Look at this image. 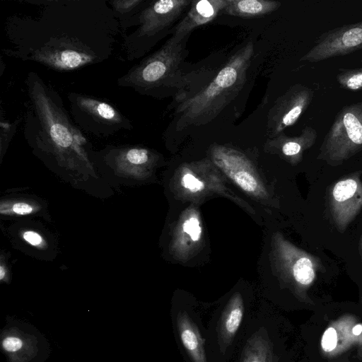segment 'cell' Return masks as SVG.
<instances>
[{"instance_id": "cell-13", "label": "cell", "mask_w": 362, "mask_h": 362, "mask_svg": "<svg viewBox=\"0 0 362 362\" xmlns=\"http://www.w3.org/2000/svg\"><path fill=\"white\" fill-rule=\"evenodd\" d=\"M362 49V21L329 30L320 35L300 61L320 62Z\"/></svg>"}, {"instance_id": "cell-10", "label": "cell", "mask_w": 362, "mask_h": 362, "mask_svg": "<svg viewBox=\"0 0 362 362\" xmlns=\"http://www.w3.org/2000/svg\"><path fill=\"white\" fill-rule=\"evenodd\" d=\"M280 340L274 314L252 313L235 354V362H281Z\"/></svg>"}, {"instance_id": "cell-18", "label": "cell", "mask_w": 362, "mask_h": 362, "mask_svg": "<svg viewBox=\"0 0 362 362\" xmlns=\"http://www.w3.org/2000/svg\"><path fill=\"white\" fill-rule=\"evenodd\" d=\"M228 1H192L188 12L174 28L172 37L176 42L183 41L193 30L212 21L219 13H223Z\"/></svg>"}, {"instance_id": "cell-17", "label": "cell", "mask_w": 362, "mask_h": 362, "mask_svg": "<svg viewBox=\"0 0 362 362\" xmlns=\"http://www.w3.org/2000/svg\"><path fill=\"white\" fill-rule=\"evenodd\" d=\"M0 216L1 219L19 221L42 218L48 222L52 217L47 203L37 195L11 191L0 199Z\"/></svg>"}, {"instance_id": "cell-6", "label": "cell", "mask_w": 362, "mask_h": 362, "mask_svg": "<svg viewBox=\"0 0 362 362\" xmlns=\"http://www.w3.org/2000/svg\"><path fill=\"white\" fill-rule=\"evenodd\" d=\"M189 4V0L151 1L142 11L136 28L122 36L126 59L131 62L143 57Z\"/></svg>"}, {"instance_id": "cell-3", "label": "cell", "mask_w": 362, "mask_h": 362, "mask_svg": "<svg viewBox=\"0 0 362 362\" xmlns=\"http://www.w3.org/2000/svg\"><path fill=\"white\" fill-rule=\"evenodd\" d=\"M254 53L252 42L236 52L204 88L177 107L180 129L209 122L238 95Z\"/></svg>"}, {"instance_id": "cell-27", "label": "cell", "mask_w": 362, "mask_h": 362, "mask_svg": "<svg viewBox=\"0 0 362 362\" xmlns=\"http://www.w3.org/2000/svg\"><path fill=\"white\" fill-rule=\"evenodd\" d=\"M181 183L185 189H189L192 192H200L204 188V182L189 172L183 175Z\"/></svg>"}, {"instance_id": "cell-14", "label": "cell", "mask_w": 362, "mask_h": 362, "mask_svg": "<svg viewBox=\"0 0 362 362\" xmlns=\"http://www.w3.org/2000/svg\"><path fill=\"white\" fill-rule=\"evenodd\" d=\"M361 173H354L337 182L331 189L329 205L335 226L344 232L362 209Z\"/></svg>"}, {"instance_id": "cell-5", "label": "cell", "mask_w": 362, "mask_h": 362, "mask_svg": "<svg viewBox=\"0 0 362 362\" xmlns=\"http://www.w3.org/2000/svg\"><path fill=\"white\" fill-rule=\"evenodd\" d=\"M183 54L182 41L176 42L171 36L159 49L119 77L117 84L140 95L161 96L173 83Z\"/></svg>"}, {"instance_id": "cell-1", "label": "cell", "mask_w": 362, "mask_h": 362, "mask_svg": "<svg viewBox=\"0 0 362 362\" xmlns=\"http://www.w3.org/2000/svg\"><path fill=\"white\" fill-rule=\"evenodd\" d=\"M35 14H13L5 22L9 57L56 71H72L107 60L121 33L108 0H39Z\"/></svg>"}, {"instance_id": "cell-31", "label": "cell", "mask_w": 362, "mask_h": 362, "mask_svg": "<svg viewBox=\"0 0 362 362\" xmlns=\"http://www.w3.org/2000/svg\"><path fill=\"white\" fill-rule=\"evenodd\" d=\"M359 252H360L361 262H362V235H361V238L360 240V243H359Z\"/></svg>"}, {"instance_id": "cell-20", "label": "cell", "mask_w": 362, "mask_h": 362, "mask_svg": "<svg viewBox=\"0 0 362 362\" xmlns=\"http://www.w3.org/2000/svg\"><path fill=\"white\" fill-rule=\"evenodd\" d=\"M317 139V132L312 127H305L300 134L289 137L283 134L276 136L272 142L279 146L281 153L296 162L302 158L303 152L312 147Z\"/></svg>"}, {"instance_id": "cell-23", "label": "cell", "mask_w": 362, "mask_h": 362, "mask_svg": "<svg viewBox=\"0 0 362 362\" xmlns=\"http://www.w3.org/2000/svg\"><path fill=\"white\" fill-rule=\"evenodd\" d=\"M336 79L339 86L344 89L358 91L362 88V60L361 66L356 69H339Z\"/></svg>"}, {"instance_id": "cell-8", "label": "cell", "mask_w": 362, "mask_h": 362, "mask_svg": "<svg viewBox=\"0 0 362 362\" xmlns=\"http://www.w3.org/2000/svg\"><path fill=\"white\" fill-rule=\"evenodd\" d=\"M67 98L71 116L81 131L107 138L133 129L131 119L108 101L77 92H69Z\"/></svg>"}, {"instance_id": "cell-9", "label": "cell", "mask_w": 362, "mask_h": 362, "mask_svg": "<svg viewBox=\"0 0 362 362\" xmlns=\"http://www.w3.org/2000/svg\"><path fill=\"white\" fill-rule=\"evenodd\" d=\"M362 150V100L343 106L337 113L317 157L337 166Z\"/></svg>"}, {"instance_id": "cell-26", "label": "cell", "mask_w": 362, "mask_h": 362, "mask_svg": "<svg viewBox=\"0 0 362 362\" xmlns=\"http://www.w3.org/2000/svg\"><path fill=\"white\" fill-rule=\"evenodd\" d=\"M182 229L190 236L192 241L197 242L200 239L202 230L197 217L192 216L186 219L182 224Z\"/></svg>"}, {"instance_id": "cell-15", "label": "cell", "mask_w": 362, "mask_h": 362, "mask_svg": "<svg viewBox=\"0 0 362 362\" xmlns=\"http://www.w3.org/2000/svg\"><path fill=\"white\" fill-rule=\"evenodd\" d=\"M314 98V90L302 84L292 86L276 101L269 113L268 132L277 136L293 125L305 112Z\"/></svg>"}, {"instance_id": "cell-16", "label": "cell", "mask_w": 362, "mask_h": 362, "mask_svg": "<svg viewBox=\"0 0 362 362\" xmlns=\"http://www.w3.org/2000/svg\"><path fill=\"white\" fill-rule=\"evenodd\" d=\"M211 156L214 163L242 189L251 194L262 192L250 162L243 154L230 148L215 146L211 149Z\"/></svg>"}, {"instance_id": "cell-19", "label": "cell", "mask_w": 362, "mask_h": 362, "mask_svg": "<svg viewBox=\"0 0 362 362\" xmlns=\"http://www.w3.org/2000/svg\"><path fill=\"white\" fill-rule=\"evenodd\" d=\"M290 275L299 286H310L315 280L317 272L325 271L320 259L308 252L289 246L287 255Z\"/></svg>"}, {"instance_id": "cell-11", "label": "cell", "mask_w": 362, "mask_h": 362, "mask_svg": "<svg viewBox=\"0 0 362 362\" xmlns=\"http://www.w3.org/2000/svg\"><path fill=\"white\" fill-rule=\"evenodd\" d=\"M173 329L185 362H209L202 315L190 305L177 303L171 311Z\"/></svg>"}, {"instance_id": "cell-4", "label": "cell", "mask_w": 362, "mask_h": 362, "mask_svg": "<svg viewBox=\"0 0 362 362\" xmlns=\"http://www.w3.org/2000/svg\"><path fill=\"white\" fill-rule=\"evenodd\" d=\"M252 312L240 292H235L211 315L206 326L209 362H233Z\"/></svg>"}, {"instance_id": "cell-7", "label": "cell", "mask_w": 362, "mask_h": 362, "mask_svg": "<svg viewBox=\"0 0 362 362\" xmlns=\"http://www.w3.org/2000/svg\"><path fill=\"white\" fill-rule=\"evenodd\" d=\"M157 155L151 149L137 145H108L95 151L97 168L105 180L116 185L132 186L147 174Z\"/></svg>"}, {"instance_id": "cell-12", "label": "cell", "mask_w": 362, "mask_h": 362, "mask_svg": "<svg viewBox=\"0 0 362 362\" xmlns=\"http://www.w3.org/2000/svg\"><path fill=\"white\" fill-rule=\"evenodd\" d=\"M2 230L13 247L27 255L46 261L57 255L56 235L35 218L14 221Z\"/></svg>"}, {"instance_id": "cell-29", "label": "cell", "mask_w": 362, "mask_h": 362, "mask_svg": "<svg viewBox=\"0 0 362 362\" xmlns=\"http://www.w3.org/2000/svg\"><path fill=\"white\" fill-rule=\"evenodd\" d=\"M23 345L22 339L15 336H8L1 342L2 348L7 352H16L20 350Z\"/></svg>"}, {"instance_id": "cell-21", "label": "cell", "mask_w": 362, "mask_h": 362, "mask_svg": "<svg viewBox=\"0 0 362 362\" xmlns=\"http://www.w3.org/2000/svg\"><path fill=\"white\" fill-rule=\"evenodd\" d=\"M148 0H108L114 16L117 21L121 34L139 25V16L144 8L150 3Z\"/></svg>"}, {"instance_id": "cell-24", "label": "cell", "mask_w": 362, "mask_h": 362, "mask_svg": "<svg viewBox=\"0 0 362 362\" xmlns=\"http://www.w3.org/2000/svg\"><path fill=\"white\" fill-rule=\"evenodd\" d=\"M18 119L13 122L4 120L2 117L0 122V163L6 153L8 146L15 135L18 125Z\"/></svg>"}, {"instance_id": "cell-30", "label": "cell", "mask_w": 362, "mask_h": 362, "mask_svg": "<svg viewBox=\"0 0 362 362\" xmlns=\"http://www.w3.org/2000/svg\"><path fill=\"white\" fill-rule=\"evenodd\" d=\"M352 332L354 335H359L362 332V325L358 324L354 326Z\"/></svg>"}, {"instance_id": "cell-22", "label": "cell", "mask_w": 362, "mask_h": 362, "mask_svg": "<svg viewBox=\"0 0 362 362\" xmlns=\"http://www.w3.org/2000/svg\"><path fill=\"white\" fill-rule=\"evenodd\" d=\"M280 6L279 1L270 0H228L223 13L244 18H259L275 11Z\"/></svg>"}, {"instance_id": "cell-28", "label": "cell", "mask_w": 362, "mask_h": 362, "mask_svg": "<svg viewBox=\"0 0 362 362\" xmlns=\"http://www.w3.org/2000/svg\"><path fill=\"white\" fill-rule=\"evenodd\" d=\"M337 343V334L333 327L326 329L322 337V348L324 351L329 352L334 350Z\"/></svg>"}, {"instance_id": "cell-25", "label": "cell", "mask_w": 362, "mask_h": 362, "mask_svg": "<svg viewBox=\"0 0 362 362\" xmlns=\"http://www.w3.org/2000/svg\"><path fill=\"white\" fill-rule=\"evenodd\" d=\"M11 252L8 250H1L0 253V281L9 283L11 280V264L9 262Z\"/></svg>"}, {"instance_id": "cell-2", "label": "cell", "mask_w": 362, "mask_h": 362, "mask_svg": "<svg viewBox=\"0 0 362 362\" xmlns=\"http://www.w3.org/2000/svg\"><path fill=\"white\" fill-rule=\"evenodd\" d=\"M23 135L33 153L73 187L100 198L112 187L98 171L95 150L66 111L57 90L36 72L25 79Z\"/></svg>"}]
</instances>
